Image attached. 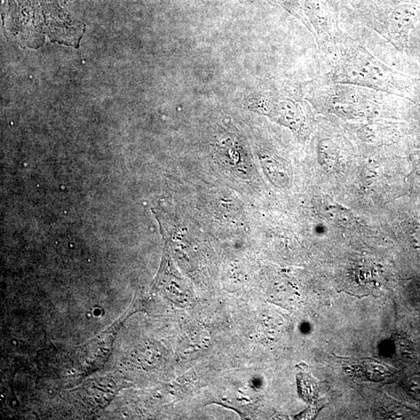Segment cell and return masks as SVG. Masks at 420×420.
Masks as SVG:
<instances>
[{
	"mask_svg": "<svg viewBox=\"0 0 420 420\" xmlns=\"http://www.w3.org/2000/svg\"><path fill=\"white\" fill-rule=\"evenodd\" d=\"M258 108L260 113L293 131L301 132L305 130L307 123L302 103L271 93L261 98Z\"/></svg>",
	"mask_w": 420,
	"mask_h": 420,
	"instance_id": "277c9868",
	"label": "cell"
},
{
	"mask_svg": "<svg viewBox=\"0 0 420 420\" xmlns=\"http://www.w3.org/2000/svg\"><path fill=\"white\" fill-rule=\"evenodd\" d=\"M420 21V0L401 3L392 7L370 11L363 25L375 31L395 50L401 52L408 49L412 31Z\"/></svg>",
	"mask_w": 420,
	"mask_h": 420,
	"instance_id": "3957f363",
	"label": "cell"
},
{
	"mask_svg": "<svg viewBox=\"0 0 420 420\" xmlns=\"http://www.w3.org/2000/svg\"><path fill=\"white\" fill-rule=\"evenodd\" d=\"M416 52H417V55H418V59L420 62V42L417 44Z\"/></svg>",
	"mask_w": 420,
	"mask_h": 420,
	"instance_id": "52a82bcc",
	"label": "cell"
},
{
	"mask_svg": "<svg viewBox=\"0 0 420 420\" xmlns=\"http://www.w3.org/2000/svg\"><path fill=\"white\" fill-rule=\"evenodd\" d=\"M396 97L361 86L324 83L314 87L306 98L322 113L346 120H374L386 115Z\"/></svg>",
	"mask_w": 420,
	"mask_h": 420,
	"instance_id": "7a4b0ae2",
	"label": "cell"
},
{
	"mask_svg": "<svg viewBox=\"0 0 420 420\" xmlns=\"http://www.w3.org/2000/svg\"><path fill=\"white\" fill-rule=\"evenodd\" d=\"M263 169L267 176L276 186L285 187L288 184L289 176L284 164L273 156H265L263 159Z\"/></svg>",
	"mask_w": 420,
	"mask_h": 420,
	"instance_id": "5b68a950",
	"label": "cell"
},
{
	"mask_svg": "<svg viewBox=\"0 0 420 420\" xmlns=\"http://www.w3.org/2000/svg\"><path fill=\"white\" fill-rule=\"evenodd\" d=\"M340 154L337 140L331 137L322 138L318 144V157L322 165H334Z\"/></svg>",
	"mask_w": 420,
	"mask_h": 420,
	"instance_id": "8992f818",
	"label": "cell"
},
{
	"mask_svg": "<svg viewBox=\"0 0 420 420\" xmlns=\"http://www.w3.org/2000/svg\"><path fill=\"white\" fill-rule=\"evenodd\" d=\"M331 70L326 84H345L414 101L416 84L412 79L385 64L365 47L343 33L329 59Z\"/></svg>",
	"mask_w": 420,
	"mask_h": 420,
	"instance_id": "6da1fadb",
	"label": "cell"
}]
</instances>
